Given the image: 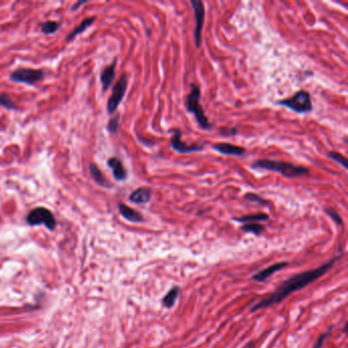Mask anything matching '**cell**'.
I'll use <instances>...</instances> for the list:
<instances>
[{"instance_id": "1", "label": "cell", "mask_w": 348, "mask_h": 348, "mask_svg": "<svg viewBox=\"0 0 348 348\" xmlns=\"http://www.w3.org/2000/svg\"><path fill=\"white\" fill-rule=\"evenodd\" d=\"M338 260H339V257H337L327 263H324L318 269H313L311 271H306V272L297 274V275L293 276V277L289 278L288 280L284 281L280 285V287L277 289V291L273 293L271 296H269L268 298H264V299L259 301L258 303H255L251 308L250 312L254 313L259 310L269 308V306L279 303L280 301H282L283 299L287 297L288 295L294 293L295 291L304 288L305 286H308L312 282L321 278L323 275H325L332 268V265Z\"/></svg>"}, {"instance_id": "2", "label": "cell", "mask_w": 348, "mask_h": 348, "mask_svg": "<svg viewBox=\"0 0 348 348\" xmlns=\"http://www.w3.org/2000/svg\"><path fill=\"white\" fill-rule=\"evenodd\" d=\"M252 169H261L272 172H278L286 178H296L300 176H305L310 173L309 169L301 166H295L293 163L271 160V159H259L255 160L251 166Z\"/></svg>"}, {"instance_id": "3", "label": "cell", "mask_w": 348, "mask_h": 348, "mask_svg": "<svg viewBox=\"0 0 348 348\" xmlns=\"http://www.w3.org/2000/svg\"><path fill=\"white\" fill-rule=\"evenodd\" d=\"M200 89L197 85L191 84V91L186 98V108L195 116L199 126L204 130H209L211 124L200 105Z\"/></svg>"}, {"instance_id": "4", "label": "cell", "mask_w": 348, "mask_h": 348, "mask_svg": "<svg viewBox=\"0 0 348 348\" xmlns=\"http://www.w3.org/2000/svg\"><path fill=\"white\" fill-rule=\"evenodd\" d=\"M277 104L290 108L297 114H309L313 110L311 94L304 90L296 92L293 96L287 99L277 101Z\"/></svg>"}, {"instance_id": "5", "label": "cell", "mask_w": 348, "mask_h": 348, "mask_svg": "<svg viewBox=\"0 0 348 348\" xmlns=\"http://www.w3.org/2000/svg\"><path fill=\"white\" fill-rule=\"evenodd\" d=\"M27 223L31 226L44 225L48 230H54L56 227V221L53 213L45 208H36L31 210L27 216Z\"/></svg>"}, {"instance_id": "6", "label": "cell", "mask_w": 348, "mask_h": 348, "mask_svg": "<svg viewBox=\"0 0 348 348\" xmlns=\"http://www.w3.org/2000/svg\"><path fill=\"white\" fill-rule=\"evenodd\" d=\"M44 78V71L36 69H17L9 76V79L17 83L33 85Z\"/></svg>"}, {"instance_id": "7", "label": "cell", "mask_w": 348, "mask_h": 348, "mask_svg": "<svg viewBox=\"0 0 348 348\" xmlns=\"http://www.w3.org/2000/svg\"><path fill=\"white\" fill-rule=\"evenodd\" d=\"M128 86V78L126 75H122L119 81L117 82L116 86L112 90V93L107 102V112L109 115H112L118 109L120 104L122 102L126 94V90Z\"/></svg>"}, {"instance_id": "8", "label": "cell", "mask_w": 348, "mask_h": 348, "mask_svg": "<svg viewBox=\"0 0 348 348\" xmlns=\"http://www.w3.org/2000/svg\"><path fill=\"white\" fill-rule=\"evenodd\" d=\"M191 5L194 10V15H195V32H194V37H195V43L197 47L201 46V39H202V29L204 24V18H206V8H204V3L200 0H191Z\"/></svg>"}, {"instance_id": "9", "label": "cell", "mask_w": 348, "mask_h": 348, "mask_svg": "<svg viewBox=\"0 0 348 348\" xmlns=\"http://www.w3.org/2000/svg\"><path fill=\"white\" fill-rule=\"evenodd\" d=\"M171 146L178 153H190V152H198L203 150V146L200 144L189 145L186 142H183L181 140L180 130H175V132H174V136L171 139Z\"/></svg>"}, {"instance_id": "10", "label": "cell", "mask_w": 348, "mask_h": 348, "mask_svg": "<svg viewBox=\"0 0 348 348\" xmlns=\"http://www.w3.org/2000/svg\"><path fill=\"white\" fill-rule=\"evenodd\" d=\"M107 165L112 170V175L117 181H125L127 179L128 174L121 159L118 157H110L107 160Z\"/></svg>"}, {"instance_id": "11", "label": "cell", "mask_w": 348, "mask_h": 348, "mask_svg": "<svg viewBox=\"0 0 348 348\" xmlns=\"http://www.w3.org/2000/svg\"><path fill=\"white\" fill-rule=\"evenodd\" d=\"M287 264H288L287 262H277L275 264H272V265H270V267L265 268L264 270L259 272L258 274H255L252 277V280L257 281V282H263L267 279H269L271 276L274 275L275 273H277L280 270L287 267Z\"/></svg>"}, {"instance_id": "12", "label": "cell", "mask_w": 348, "mask_h": 348, "mask_svg": "<svg viewBox=\"0 0 348 348\" xmlns=\"http://www.w3.org/2000/svg\"><path fill=\"white\" fill-rule=\"evenodd\" d=\"M212 148L225 156L240 157L245 153V149L243 147L233 145L230 144V143H219V144H214Z\"/></svg>"}, {"instance_id": "13", "label": "cell", "mask_w": 348, "mask_h": 348, "mask_svg": "<svg viewBox=\"0 0 348 348\" xmlns=\"http://www.w3.org/2000/svg\"><path fill=\"white\" fill-rule=\"evenodd\" d=\"M152 192L148 187H140L133 191L130 195V200L137 204H144L151 200Z\"/></svg>"}, {"instance_id": "14", "label": "cell", "mask_w": 348, "mask_h": 348, "mask_svg": "<svg viewBox=\"0 0 348 348\" xmlns=\"http://www.w3.org/2000/svg\"><path fill=\"white\" fill-rule=\"evenodd\" d=\"M116 65H117V60H115L110 66L106 67L104 70H102L101 76H100V81H101L102 89H104V91H106L109 88V86L112 83V81H114V79H115Z\"/></svg>"}, {"instance_id": "15", "label": "cell", "mask_w": 348, "mask_h": 348, "mask_svg": "<svg viewBox=\"0 0 348 348\" xmlns=\"http://www.w3.org/2000/svg\"><path fill=\"white\" fill-rule=\"evenodd\" d=\"M119 210L121 214L126 220L132 223H141L143 222V217L140 212L133 209L132 208L126 206L124 203H119Z\"/></svg>"}, {"instance_id": "16", "label": "cell", "mask_w": 348, "mask_h": 348, "mask_svg": "<svg viewBox=\"0 0 348 348\" xmlns=\"http://www.w3.org/2000/svg\"><path fill=\"white\" fill-rule=\"evenodd\" d=\"M89 171H90V175L92 176V178L94 179V181L99 184L100 186L102 187H111V184L106 180L105 176L104 175V173L101 172V170L95 165V163H90L89 166Z\"/></svg>"}, {"instance_id": "17", "label": "cell", "mask_w": 348, "mask_h": 348, "mask_svg": "<svg viewBox=\"0 0 348 348\" xmlns=\"http://www.w3.org/2000/svg\"><path fill=\"white\" fill-rule=\"evenodd\" d=\"M95 17H88V18H85L83 22H82L77 28H75L73 31H71L70 34L68 36L67 40L68 41H70L71 39H74L75 37H77L79 34H82L83 32H85V31L92 26V24H93L95 22Z\"/></svg>"}, {"instance_id": "18", "label": "cell", "mask_w": 348, "mask_h": 348, "mask_svg": "<svg viewBox=\"0 0 348 348\" xmlns=\"http://www.w3.org/2000/svg\"><path fill=\"white\" fill-rule=\"evenodd\" d=\"M236 222L245 223V224H250V223H258L262 221H268L269 216L267 213H255V214H248V216H243L240 218H235L233 219Z\"/></svg>"}, {"instance_id": "19", "label": "cell", "mask_w": 348, "mask_h": 348, "mask_svg": "<svg viewBox=\"0 0 348 348\" xmlns=\"http://www.w3.org/2000/svg\"><path fill=\"white\" fill-rule=\"evenodd\" d=\"M179 295V288L178 287H173L166 295L165 297L162 298V304L168 309H171L176 303L177 298Z\"/></svg>"}, {"instance_id": "20", "label": "cell", "mask_w": 348, "mask_h": 348, "mask_svg": "<svg viewBox=\"0 0 348 348\" xmlns=\"http://www.w3.org/2000/svg\"><path fill=\"white\" fill-rule=\"evenodd\" d=\"M241 230L243 232L252 233L254 235H257V236H259V235H261L264 231V227L259 223H250V224H245L244 226L241 227Z\"/></svg>"}, {"instance_id": "21", "label": "cell", "mask_w": 348, "mask_h": 348, "mask_svg": "<svg viewBox=\"0 0 348 348\" xmlns=\"http://www.w3.org/2000/svg\"><path fill=\"white\" fill-rule=\"evenodd\" d=\"M59 25L58 23L54 22V20H47V22H44L41 24V30L44 34H53L54 32H56L58 29Z\"/></svg>"}, {"instance_id": "22", "label": "cell", "mask_w": 348, "mask_h": 348, "mask_svg": "<svg viewBox=\"0 0 348 348\" xmlns=\"http://www.w3.org/2000/svg\"><path fill=\"white\" fill-rule=\"evenodd\" d=\"M0 106H3L4 108L10 110L17 109V105L7 94H0Z\"/></svg>"}, {"instance_id": "23", "label": "cell", "mask_w": 348, "mask_h": 348, "mask_svg": "<svg viewBox=\"0 0 348 348\" xmlns=\"http://www.w3.org/2000/svg\"><path fill=\"white\" fill-rule=\"evenodd\" d=\"M328 157H329L330 158H332L334 161H336L337 163H339V165H341L344 169H347V168H348L346 157H343L342 155H340V153L335 152V151H330V152L328 153Z\"/></svg>"}, {"instance_id": "24", "label": "cell", "mask_w": 348, "mask_h": 348, "mask_svg": "<svg viewBox=\"0 0 348 348\" xmlns=\"http://www.w3.org/2000/svg\"><path fill=\"white\" fill-rule=\"evenodd\" d=\"M244 198L246 200H248V201H250V202H257L259 204H261V206H267V204H268L267 200L261 198V196H259L258 194H255V193H246V194H245Z\"/></svg>"}, {"instance_id": "25", "label": "cell", "mask_w": 348, "mask_h": 348, "mask_svg": "<svg viewBox=\"0 0 348 348\" xmlns=\"http://www.w3.org/2000/svg\"><path fill=\"white\" fill-rule=\"evenodd\" d=\"M119 120H120V116H116L112 119H110L107 129H108L109 133H111V134H116L117 133L118 128H119Z\"/></svg>"}, {"instance_id": "26", "label": "cell", "mask_w": 348, "mask_h": 348, "mask_svg": "<svg viewBox=\"0 0 348 348\" xmlns=\"http://www.w3.org/2000/svg\"><path fill=\"white\" fill-rule=\"evenodd\" d=\"M326 212L329 214V216L332 218V220H333L336 224H338V225H340V226H342V225H343L342 218L340 217V214H339L338 212H337L335 209H326Z\"/></svg>"}, {"instance_id": "27", "label": "cell", "mask_w": 348, "mask_h": 348, "mask_svg": "<svg viewBox=\"0 0 348 348\" xmlns=\"http://www.w3.org/2000/svg\"><path fill=\"white\" fill-rule=\"evenodd\" d=\"M331 330H332V328H329L328 331H327L326 333H324V334L320 337V338L318 339V341L315 342V344L313 345V348H322V347H323V344H324V342H325V340H326V338L330 335Z\"/></svg>"}, {"instance_id": "28", "label": "cell", "mask_w": 348, "mask_h": 348, "mask_svg": "<svg viewBox=\"0 0 348 348\" xmlns=\"http://www.w3.org/2000/svg\"><path fill=\"white\" fill-rule=\"evenodd\" d=\"M87 3V1H80V2H78L76 5H74L73 6V9L75 10V9H78V7L80 6V5H84V4H86Z\"/></svg>"}]
</instances>
